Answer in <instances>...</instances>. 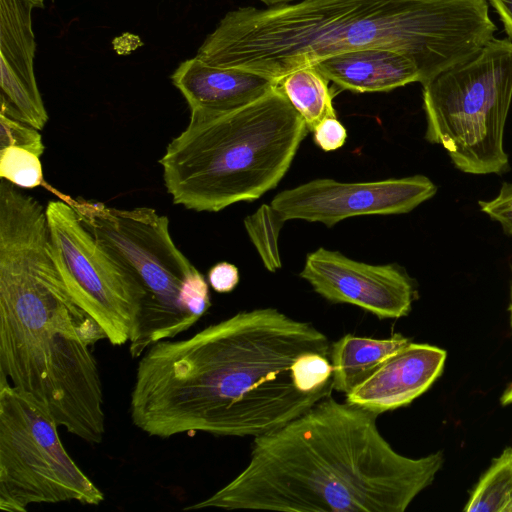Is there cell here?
<instances>
[{
	"mask_svg": "<svg viewBox=\"0 0 512 512\" xmlns=\"http://www.w3.org/2000/svg\"><path fill=\"white\" fill-rule=\"evenodd\" d=\"M330 346L312 323L271 307L159 341L139 358L131 420L160 438L269 434L331 395L308 390L298 373L305 355H330Z\"/></svg>",
	"mask_w": 512,
	"mask_h": 512,
	"instance_id": "6da1fadb",
	"label": "cell"
},
{
	"mask_svg": "<svg viewBox=\"0 0 512 512\" xmlns=\"http://www.w3.org/2000/svg\"><path fill=\"white\" fill-rule=\"evenodd\" d=\"M487 0H300L229 11L196 57L278 83L340 53L386 48L410 58L425 85L494 38Z\"/></svg>",
	"mask_w": 512,
	"mask_h": 512,
	"instance_id": "7a4b0ae2",
	"label": "cell"
},
{
	"mask_svg": "<svg viewBox=\"0 0 512 512\" xmlns=\"http://www.w3.org/2000/svg\"><path fill=\"white\" fill-rule=\"evenodd\" d=\"M107 335L72 297L55 262L46 207L20 190L0 197V375L59 427L105 434L93 347Z\"/></svg>",
	"mask_w": 512,
	"mask_h": 512,
	"instance_id": "3957f363",
	"label": "cell"
},
{
	"mask_svg": "<svg viewBox=\"0 0 512 512\" xmlns=\"http://www.w3.org/2000/svg\"><path fill=\"white\" fill-rule=\"evenodd\" d=\"M377 417L330 395L254 438L246 467L184 510L404 512L433 482L443 456L398 453L379 431Z\"/></svg>",
	"mask_w": 512,
	"mask_h": 512,
	"instance_id": "277c9868",
	"label": "cell"
},
{
	"mask_svg": "<svg viewBox=\"0 0 512 512\" xmlns=\"http://www.w3.org/2000/svg\"><path fill=\"white\" fill-rule=\"evenodd\" d=\"M308 132L278 85L233 110H190L159 161L166 190L197 212L256 200L282 180Z\"/></svg>",
	"mask_w": 512,
	"mask_h": 512,
	"instance_id": "5b68a950",
	"label": "cell"
},
{
	"mask_svg": "<svg viewBox=\"0 0 512 512\" xmlns=\"http://www.w3.org/2000/svg\"><path fill=\"white\" fill-rule=\"evenodd\" d=\"M64 200L145 292L129 341L133 359L140 358L153 344L187 331L208 311V282L172 240L165 215L150 207L118 209L80 197Z\"/></svg>",
	"mask_w": 512,
	"mask_h": 512,
	"instance_id": "8992f818",
	"label": "cell"
},
{
	"mask_svg": "<svg viewBox=\"0 0 512 512\" xmlns=\"http://www.w3.org/2000/svg\"><path fill=\"white\" fill-rule=\"evenodd\" d=\"M512 101V40L491 39L477 54L423 85L428 142L469 174L509 169L503 136Z\"/></svg>",
	"mask_w": 512,
	"mask_h": 512,
	"instance_id": "52a82bcc",
	"label": "cell"
},
{
	"mask_svg": "<svg viewBox=\"0 0 512 512\" xmlns=\"http://www.w3.org/2000/svg\"><path fill=\"white\" fill-rule=\"evenodd\" d=\"M56 422L0 375V509L76 501L99 505L103 492L64 448Z\"/></svg>",
	"mask_w": 512,
	"mask_h": 512,
	"instance_id": "ba28073f",
	"label": "cell"
},
{
	"mask_svg": "<svg viewBox=\"0 0 512 512\" xmlns=\"http://www.w3.org/2000/svg\"><path fill=\"white\" fill-rule=\"evenodd\" d=\"M46 215L52 253L70 294L112 345L129 342L145 297L142 286L67 201H49Z\"/></svg>",
	"mask_w": 512,
	"mask_h": 512,
	"instance_id": "9c48e42d",
	"label": "cell"
},
{
	"mask_svg": "<svg viewBox=\"0 0 512 512\" xmlns=\"http://www.w3.org/2000/svg\"><path fill=\"white\" fill-rule=\"evenodd\" d=\"M436 192L437 186L423 175L354 183L320 178L281 191L270 205L284 221L332 227L354 216L408 213Z\"/></svg>",
	"mask_w": 512,
	"mask_h": 512,
	"instance_id": "30bf717a",
	"label": "cell"
},
{
	"mask_svg": "<svg viewBox=\"0 0 512 512\" xmlns=\"http://www.w3.org/2000/svg\"><path fill=\"white\" fill-rule=\"evenodd\" d=\"M299 276L329 302L351 304L381 319L408 315L417 297L414 280L398 264H368L324 247L307 254Z\"/></svg>",
	"mask_w": 512,
	"mask_h": 512,
	"instance_id": "8fae6325",
	"label": "cell"
},
{
	"mask_svg": "<svg viewBox=\"0 0 512 512\" xmlns=\"http://www.w3.org/2000/svg\"><path fill=\"white\" fill-rule=\"evenodd\" d=\"M26 0H0V114L42 130L49 117L35 74V37Z\"/></svg>",
	"mask_w": 512,
	"mask_h": 512,
	"instance_id": "7c38bea8",
	"label": "cell"
},
{
	"mask_svg": "<svg viewBox=\"0 0 512 512\" xmlns=\"http://www.w3.org/2000/svg\"><path fill=\"white\" fill-rule=\"evenodd\" d=\"M446 356L439 347L408 342L346 394L345 401L378 416L406 406L434 383Z\"/></svg>",
	"mask_w": 512,
	"mask_h": 512,
	"instance_id": "4fadbf2b",
	"label": "cell"
},
{
	"mask_svg": "<svg viewBox=\"0 0 512 512\" xmlns=\"http://www.w3.org/2000/svg\"><path fill=\"white\" fill-rule=\"evenodd\" d=\"M171 80L190 110L213 112L242 107L277 85L259 74L214 66L196 56L182 62Z\"/></svg>",
	"mask_w": 512,
	"mask_h": 512,
	"instance_id": "5bb4252c",
	"label": "cell"
},
{
	"mask_svg": "<svg viewBox=\"0 0 512 512\" xmlns=\"http://www.w3.org/2000/svg\"><path fill=\"white\" fill-rule=\"evenodd\" d=\"M314 67L341 89L354 93L388 92L420 82L415 63L386 48H364L327 57Z\"/></svg>",
	"mask_w": 512,
	"mask_h": 512,
	"instance_id": "9a60e30c",
	"label": "cell"
},
{
	"mask_svg": "<svg viewBox=\"0 0 512 512\" xmlns=\"http://www.w3.org/2000/svg\"><path fill=\"white\" fill-rule=\"evenodd\" d=\"M408 342L400 334L388 339L347 334L333 342L330 346L333 390L348 394Z\"/></svg>",
	"mask_w": 512,
	"mask_h": 512,
	"instance_id": "2e32d148",
	"label": "cell"
},
{
	"mask_svg": "<svg viewBox=\"0 0 512 512\" xmlns=\"http://www.w3.org/2000/svg\"><path fill=\"white\" fill-rule=\"evenodd\" d=\"M328 82L314 66H306L287 74L277 83L309 132L324 119L337 117Z\"/></svg>",
	"mask_w": 512,
	"mask_h": 512,
	"instance_id": "e0dca14e",
	"label": "cell"
},
{
	"mask_svg": "<svg viewBox=\"0 0 512 512\" xmlns=\"http://www.w3.org/2000/svg\"><path fill=\"white\" fill-rule=\"evenodd\" d=\"M467 512H512V446L493 460L472 492Z\"/></svg>",
	"mask_w": 512,
	"mask_h": 512,
	"instance_id": "ac0fdd59",
	"label": "cell"
},
{
	"mask_svg": "<svg viewBox=\"0 0 512 512\" xmlns=\"http://www.w3.org/2000/svg\"><path fill=\"white\" fill-rule=\"evenodd\" d=\"M284 220L271 205H262L244 220L247 233L256 247L266 269L271 272L281 268L278 235Z\"/></svg>",
	"mask_w": 512,
	"mask_h": 512,
	"instance_id": "d6986e66",
	"label": "cell"
},
{
	"mask_svg": "<svg viewBox=\"0 0 512 512\" xmlns=\"http://www.w3.org/2000/svg\"><path fill=\"white\" fill-rule=\"evenodd\" d=\"M0 177L21 188H36L43 182L40 157L18 147L0 149Z\"/></svg>",
	"mask_w": 512,
	"mask_h": 512,
	"instance_id": "ffe728a7",
	"label": "cell"
},
{
	"mask_svg": "<svg viewBox=\"0 0 512 512\" xmlns=\"http://www.w3.org/2000/svg\"><path fill=\"white\" fill-rule=\"evenodd\" d=\"M6 147L26 149L39 157L45 150L39 130L0 114V149Z\"/></svg>",
	"mask_w": 512,
	"mask_h": 512,
	"instance_id": "44dd1931",
	"label": "cell"
},
{
	"mask_svg": "<svg viewBox=\"0 0 512 512\" xmlns=\"http://www.w3.org/2000/svg\"><path fill=\"white\" fill-rule=\"evenodd\" d=\"M485 214L499 222L503 230L512 235V183H503L498 195L489 201H479Z\"/></svg>",
	"mask_w": 512,
	"mask_h": 512,
	"instance_id": "7402d4cb",
	"label": "cell"
},
{
	"mask_svg": "<svg viewBox=\"0 0 512 512\" xmlns=\"http://www.w3.org/2000/svg\"><path fill=\"white\" fill-rule=\"evenodd\" d=\"M314 143L325 152L341 148L347 140V130L336 118H326L312 131Z\"/></svg>",
	"mask_w": 512,
	"mask_h": 512,
	"instance_id": "603a6c76",
	"label": "cell"
},
{
	"mask_svg": "<svg viewBox=\"0 0 512 512\" xmlns=\"http://www.w3.org/2000/svg\"><path fill=\"white\" fill-rule=\"evenodd\" d=\"M208 282L218 293H229L239 283L238 268L228 262H219L212 266L208 272Z\"/></svg>",
	"mask_w": 512,
	"mask_h": 512,
	"instance_id": "cb8c5ba5",
	"label": "cell"
},
{
	"mask_svg": "<svg viewBox=\"0 0 512 512\" xmlns=\"http://www.w3.org/2000/svg\"><path fill=\"white\" fill-rule=\"evenodd\" d=\"M494 7L512 40V0H487Z\"/></svg>",
	"mask_w": 512,
	"mask_h": 512,
	"instance_id": "d4e9b609",
	"label": "cell"
},
{
	"mask_svg": "<svg viewBox=\"0 0 512 512\" xmlns=\"http://www.w3.org/2000/svg\"><path fill=\"white\" fill-rule=\"evenodd\" d=\"M265 4L266 6H273V5H279V4H286V3H292L300 0H258Z\"/></svg>",
	"mask_w": 512,
	"mask_h": 512,
	"instance_id": "484cf974",
	"label": "cell"
},
{
	"mask_svg": "<svg viewBox=\"0 0 512 512\" xmlns=\"http://www.w3.org/2000/svg\"><path fill=\"white\" fill-rule=\"evenodd\" d=\"M501 402L503 405L512 404V385L506 390V392L501 397Z\"/></svg>",
	"mask_w": 512,
	"mask_h": 512,
	"instance_id": "4316f807",
	"label": "cell"
},
{
	"mask_svg": "<svg viewBox=\"0 0 512 512\" xmlns=\"http://www.w3.org/2000/svg\"><path fill=\"white\" fill-rule=\"evenodd\" d=\"M30 2L34 7H43L45 0H26Z\"/></svg>",
	"mask_w": 512,
	"mask_h": 512,
	"instance_id": "83f0119b",
	"label": "cell"
},
{
	"mask_svg": "<svg viewBox=\"0 0 512 512\" xmlns=\"http://www.w3.org/2000/svg\"><path fill=\"white\" fill-rule=\"evenodd\" d=\"M510 312H511V322H512V293H511V305H510Z\"/></svg>",
	"mask_w": 512,
	"mask_h": 512,
	"instance_id": "f1b7e54d",
	"label": "cell"
}]
</instances>
